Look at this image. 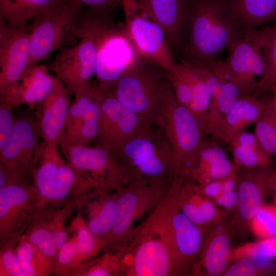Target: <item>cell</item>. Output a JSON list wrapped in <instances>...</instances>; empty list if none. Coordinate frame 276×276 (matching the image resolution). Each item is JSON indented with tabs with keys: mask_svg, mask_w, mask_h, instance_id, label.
Returning a JSON list of instances; mask_svg holds the SVG:
<instances>
[{
	"mask_svg": "<svg viewBox=\"0 0 276 276\" xmlns=\"http://www.w3.org/2000/svg\"><path fill=\"white\" fill-rule=\"evenodd\" d=\"M178 184L173 180L120 252V276L180 275L170 223Z\"/></svg>",
	"mask_w": 276,
	"mask_h": 276,
	"instance_id": "cell-1",
	"label": "cell"
},
{
	"mask_svg": "<svg viewBox=\"0 0 276 276\" xmlns=\"http://www.w3.org/2000/svg\"><path fill=\"white\" fill-rule=\"evenodd\" d=\"M248 30L235 15L231 0H190L188 39L183 47L186 59L214 60L232 40Z\"/></svg>",
	"mask_w": 276,
	"mask_h": 276,
	"instance_id": "cell-2",
	"label": "cell"
},
{
	"mask_svg": "<svg viewBox=\"0 0 276 276\" xmlns=\"http://www.w3.org/2000/svg\"><path fill=\"white\" fill-rule=\"evenodd\" d=\"M112 12L81 8L73 28L89 34L96 41L95 75L102 91L111 89L141 56L125 28L113 21Z\"/></svg>",
	"mask_w": 276,
	"mask_h": 276,
	"instance_id": "cell-3",
	"label": "cell"
},
{
	"mask_svg": "<svg viewBox=\"0 0 276 276\" xmlns=\"http://www.w3.org/2000/svg\"><path fill=\"white\" fill-rule=\"evenodd\" d=\"M35 191V213L71 202L82 207L97 194L92 182L60 154L58 149L40 143L33 174Z\"/></svg>",
	"mask_w": 276,
	"mask_h": 276,
	"instance_id": "cell-4",
	"label": "cell"
},
{
	"mask_svg": "<svg viewBox=\"0 0 276 276\" xmlns=\"http://www.w3.org/2000/svg\"><path fill=\"white\" fill-rule=\"evenodd\" d=\"M157 126L143 123L129 141L112 152L127 183L169 186L173 180L172 150L162 129Z\"/></svg>",
	"mask_w": 276,
	"mask_h": 276,
	"instance_id": "cell-5",
	"label": "cell"
},
{
	"mask_svg": "<svg viewBox=\"0 0 276 276\" xmlns=\"http://www.w3.org/2000/svg\"><path fill=\"white\" fill-rule=\"evenodd\" d=\"M159 98V127L172 150L174 178H187L205 132L189 108L177 100L166 77L160 87Z\"/></svg>",
	"mask_w": 276,
	"mask_h": 276,
	"instance_id": "cell-6",
	"label": "cell"
},
{
	"mask_svg": "<svg viewBox=\"0 0 276 276\" xmlns=\"http://www.w3.org/2000/svg\"><path fill=\"white\" fill-rule=\"evenodd\" d=\"M162 69L152 61L141 56L109 89L144 124L160 126L159 90L163 81Z\"/></svg>",
	"mask_w": 276,
	"mask_h": 276,
	"instance_id": "cell-7",
	"label": "cell"
},
{
	"mask_svg": "<svg viewBox=\"0 0 276 276\" xmlns=\"http://www.w3.org/2000/svg\"><path fill=\"white\" fill-rule=\"evenodd\" d=\"M170 185L127 183L117 190L116 217L103 251H123L134 233L135 221L154 208Z\"/></svg>",
	"mask_w": 276,
	"mask_h": 276,
	"instance_id": "cell-8",
	"label": "cell"
},
{
	"mask_svg": "<svg viewBox=\"0 0 276 276\" xmlns=\"http://www.w3.org/2000/svg\"><path fill=\"white\" fill-rule=\"evenodd\" d=\"M266 36L267 27L260 30L250 29L244 36L232 40L227 45L226 62L241 95L264 93Z\"/></svg>",
	"mask_w": 276,
	"mask_h": 276,
	"instance_id": "cell-9",
	"label": "cell"
},
{
	"mask_svg": "<svg viewBox=\"0 0 276 276\" xmlns=\"http://www.w3.org/2000/svg\"><path fill=\"white\" fill-rule=\"evenodd\" d=\"M81 8L77 0H61L32 20L28 67L47 59L71 37Z\"/></svg>",
	"mask_w": 276,
	"mask_h": 276,
	"instance_id": "cell-10",
	"label": "cell"
},
{
	"mask_svg": "<svg viewBox=\"0 0 276 276\" xmlns=\"http://www.w3.org/2000/svg\"><path fill=\"white\" fill-rule=\"evenodd\" d=\"M59 147L66 160L93 183L99 192L116 191L128 183L112 152L98 146L71 143L61 140Z\"/></svg>",
	"mask_w": 276,
	"mask_h": 276,
	"instance_id": "cell-11",
	"label": "cell"
},
{
	"mask_svg": "<svg viewBox=\"0 0 276 276\" xmlns=\"http://www.w3.org/2000/svg\"><path fill=\"white\" fill-rule=\"evenodd\" d=\"M121 3L126 31L139 54L166 72H171L176 63L171 47L163 30L136 0H121Z\"/></svg>",
	"mask_w": 276,
	"mask_h": 276,
	"instance_id": "cell-12",
	"label": "cell"
},
{
	"mask_svg": "<svg viewBox=\"0 0 276 276\" xmlns=\"http://www.w3.org/2000/svg\"><path fill=\"white\" fill-rule=\"evenodd\" d=\"M72 37L79 42L61 49L48 67L74 95L90 85L96 70L97 48L94 38L86 32L73 30Z\"/></svg>",
	"mask_w": 276,
	"mask_h": 276,
	"instance_id": "cell-13",
	"label": "cell"
},
{
	"mask_svg": "<svg viewBox=\"0 0 276 276\" xmlns=\"http://www.w3.org/2000/svg\"><path fill=\"white\" fill-rule=\"evenodd\" d=\"M32 182L18 178L0 189V241L18 240L35 214Z\"/></svg>",
	"mask_w": 276,
	"mask_h": 276,
	"instance_id": "cell-14",
	"label": "cell"
},
{
	"mask_svg": "<svg viewBox=\"0 0 276 276\" xmlns=\"http://www.w3.org/2000/svg\"><path fill=\"white\" fill-rule=\"evenodd\" d=\"M39 136L36 121L33 118L23 115L15 119L11 132L0 148V163L11 174L33 181Z\"/></svg>",
	"mask_w": 276,
	"mask_h": 276,
	"instance_id": "cell-15",
	"label": "cell"
},
{
	"mask_svg": "<svg viewBox=\"0 0 276 276\" xmlns=\"http://www.w3.org/2000/svg\"><path fill=\"white\" fill-rule=\"evenodd\" d=\"M31 24L0 19V96L8 92L28 68Z\"/></svg>",
	"mask_w": 276,
	"mask_h": 276,
	"instance_id": "cell-16",
	"label": "cell"
},
{
	"mask_svg": "<svg viewBox=\"0 0 276 276\" xmlns=\"http://www.w3.org/2000/svg\"><path fill=\"white\" fill-rule=\"evenodd\" d=\"M236 190L238 203L229 223L234 234L245 235L249 230L252 219L265 204L270 193L269 168H238Z\"/></svg>",
	"mask_w": 276,
	"mask_h": 276,
	"instance_id": "cell-17",
	"label": "cell"
},
{
	"mask_svg": "<svg viewBox=\"0 0 276 276\" xmlns=\"http://www.w3.org/2000/svg\"><path fill=\"white\" fill-rule=\"evenodd\" d=\"M143 124L141 119L120 103L110 90L102 91L96 146L117 151L135 135Z\"/></svg>",
	"mask_w": 276,
	"mask_h": 276,
	"instance_id": "cell-18",
	"label": "cell"
},
{
	"mask_svg": "<svg viewBox=\"0 0 276 276\" xmlns=\"http://www.w3.org/2000/svg\"><path fill=\"white\" fill-rule=\"evenodd\" d=\"M179 185L180 183L170 214L173 239L180 275H194L210 228L196 225L180 210L178 201Z\"/></svg>",
	"mask_w": 276,
	"mask_h": 276,
	"instance_id": "cell-19",
	"label": "cell"
},
{
	"mask_svg": "<svg viewBox=\"0 0 276 276\" xmlns=\"http://www.w3.org/2000/svg\"><path fill=\"white\" fill-rule=\"evenodd\" d=\"M163 30L171 48L183 47L187 37L190 0H136Z\"/></svg>",
	"mask_w": 276,
	"mask_h": 276,
	"instance_id": "cell-20",
	"label": "cell"
},
{
	"mask_svg": "<svg viewBox=\"0 0 276 276\" xmlns=\"http://www.w3.org/2000/svg\"><path fill=\"white\" fill-rule=\"evenodd\" d=\"M71 93L57 78L54 86L40 103L36 123L42 141L54 148H58L63 135L68 109Z\"/></svg>",
	"mask_w": 276,
	"mask_h": 276,
	"instance_id": "cell-21",
	"label": "cell"
},
{
	"mask_svg": "<svg viewBox=\"0 0 276 276\" xmlns=\"http://www.w3.org/2000/svg\"><path fill=\"white\" fill-rule=\"evenodd\" d=\"M233 234L230 223L224 220L209 229L194 275H222L232 261Z\"/></svg>",
	"mask_w": 276,
	"mask_h": 276,
	"instance_id": "cell-22",
	"label": "cell"
},
{
	"mask_svg": "<svg viewBox=\"0 0 276 276\" xmlns=\"http://www.w3.org/2000/svg\"><path fill=\"white\" fill-rule=\"evenodd\" d=\"M49 71L48 66L42 64L28 67L14 86L0 96V101L14 107L40 103L51 91L57 79Z\"/></svg>",
	"mask_w": 276,
	"mask_h": 276,
	"instance_id": "cell-23",
	"label": "cell"
},
{
	"mask_svg": "<svg viewBox=\"0 0 276 276\" xmlns=\"http://www.w3.org/2000/svg\"><path fill=\"white\" fill-rule=\"evenodd\" d=\"M259 95H245L238 98L224 116L217 139L228 143L237 133L258 121L269 100Z\"/></svg>",
	"mask_w": 276,
	"mask_h": 276,
	"instance_id": "cell-24",
	"label": "cell"
},
{
	"mask_svg": "<svg viewBox=\"0 0 276 276\" xmlns=\"http://www.w3.org/2000/svg\"><path fill=\"white\" fill-rule=\"evenodd\" d=\"M117 201L116 191L101 192L89 198L83 205L87 213L88 229L103 246L114 221Z\"/></svg>",
	"mask_w": 276,
	"mask_h": 276,
	"instance_id": "cell-25",
	"label": "cell"
},
{
	"mask_svg": "<svg viewBox=\"0 0 276 276\" xmlns=\"http://www.w3.org/2000/svg\"><path fill=\"white\" fill-rule=\"evenodd\" d=\"M57 221L56 209L43 210L33 216L24 233L29 242L54 262L58 251L54 240Z\"/></svg>",
	"mask_w": 276,
	"mask_h": 276,
	"instance_id": "cell-26",
	"label": "cell"
},
{
	"mask_svg": "<svg viewBox=\"0 0 276 276\" xmlns=\"http://www.w3.org/2000/svg\"><path fill=\"white\" fill-rule=\"evenodd\" d=\"M228 143L236 168L269 167L272 156L263 149L254 133L242 130Z\"/></svg>",
	"mask_w": 276,
	"mask_h": 276,
	"instance_id": "cell-27",
	"label": "cell"
},
{
	"mask_svg": "<svg viewBox=\"0 0 276 276\" xmlns=\"http://www.w3.org/2000/svg\"><path fill=\"white\" fill-rule=\"evenodd\" d=\"M235 15L247 29L276 22V0H231Z\"/></svg>",
	"mask_w": 276,
	"mask_h": 276,
	"instance_id": "cell-28",
	"label": "cell"
},
{
	"mask_svg": "<svg viewBox=\"0 0 276 276\" xmlns=\"http://www.w3.org/2000/svg\"><path fill=\"white\" fill-rule=\"evenodd\" d=\"M61 0H0V19L14 24L28 23Z\"/></svg>",
	"mask_w": 276,
	"mask_h": 276,
	"instance_id": "cell-29",
	"label": "cell"
},
{
	"mask_svg": "<svg viewBox=\"0 0 276 276\" xmlns=\"http://www.w3.org/2000/svg\"><path fill=\"white\" fill-rule=\"evenodd\" d=\"M15 252L24 276H47L52 274L54 262L29 242L24 234L18 240Z\"/></svg>",
	"mask_w": 276,
	"mask_h": 276,
	"instance_id": "cell-30",
	"label": "cell"
},
{
	"mask_svg": "<svg viewBox=\"0 0 276 276\" xmlns=\"http://www.w3.org/2000/svg\"><path fill=\"white\" fill-rule=\"evenodd\" d=\"M101 98L102 91L82 117L65 127L61 140L83 145H87L90 141L95 140L99 128Z\"/></svg>",
	"mask_w": 276,
	"mask_h": 276,
	"instance_id": "cell-31",
	"label": "cell"
},
{
	"mask_svg": "<svg viewBox=\"0 0 276 276\" xmlns=\"http://www.w3.org/2000/svg\"><path fill=\"white\" fill-rule=\"evenodd\" d=\"M121 258L119 252H104L80 264L71 276H119Z\"/></svg>",
	"mask_w": 276,
	"mask_h": 276,
	"instance_id": "cell-32",
	"label": "cell"
},
{
	"mask_svg": "<svg viewBox=\"0 0 276 276\" xmlns=\"http://www.w3.org/2000/svg\"><path fill=\"white\" fill-rule=\"evenodd\" d=\"M69 229L75 237L78 258L80 264L96 257L103 250V246L90 233L86 221L80 213L73 219Z\"/></svg>",
	"mask_w": 276,
	"mask_h": 276,
	"instance_id": "cell-33",
	"label": "cell"
},
{
	"mask_svg": "<svg viewBox=\"0 0 276 276\" xmlns=\"http://www.w3.org/2000/svg\"><path fill=\"white\" fill-rule=\"evenodd\" d=\"M254 125V133L262 147L270 155L276 157V109L271 98Z\"/></svg>",
	"mask_w": 276,
	"mask_h": 276,
	"instance_id": "cell-34",
	"label": "cell"
},
{
	"mask_svg": "<svg viewBox=\"0 0 276 276\" xmlns=\"http://www.w3.org/2000/svg\"><path fill=\"white\" fill-rule=\"evenodd\" d=\"M177 100L188 107L193 97V82L190 62L185 59L176 64L170 72H165Z\"/></svg>",
	"mask_w": 276,
	"mask_h": 276,
	"instance_id": "cell-35",
	"label": "cell"
},
{
	"mask_svg": "<svg viewBox=\"0 0 276 276\" xmlns=\"http://www.w3.org/2000/svg\"><path fill=\"white\" fill-rule=\"evenodd\" d=\"M240 259L252 261L271 260L276 259V236L260 239L244 243L232 249V261Z\"/></svg>",
	"mask_w": 276,
	"mask_h": 276,
	"instance_id": "cell-36",
	"label": "cell"
},
{
	"mask_svg": "<svg viewBox=\"0 0 276 276\" xmlns=\"http://www.w3.org/2000/svg\"><path fill=\"white\" fill-rule=\"evenodd\" d=\"M188 61L191 65L193 82V97L188 108L204 131L206 117L211 102V96L204 80L196 72L192 63Z\"/></svg>",
	"mask_w": 276,
	"mask_h": 276,
	"instance_id": "cell-37",
	"label": "cell"
},
{
	"mask_svg": "<svg viewBox=\"0 0 276 276\" xmlns=\"http://www.w3.org/2000/svg\"><path fill=\"white\" fill-rule=\"evenodd\" d=\"M249 230L259 239L276 236V206L263 205L252 219Z\"/></svg>",
	"mask_w": 276,
	"mask_h": 276,
	"instance_id": "cell-38",
	"label": "cell"
},
{
	"mask_svg": "<svg viewBox=\"0 0 276 276\" xmlns=\"http://www.w3.org/2000/svg\"><path fill=\"white\" fill-rule=\"evenodd\" d=\"M74 235L59 249L52 275L71 276L80 264Z\"/></svg>",
	"mask_w": 276,
	"mask_h": 276,
	"instance_id": "cell-39",
	"label": "cell"
},
{
	"mask_svg": "<svg viewBox=\"0 0 276 276\" xmlns=\"http://www.w3.org/2000/svg\"><path fill=\"white\" fill-rule=\"evenodd\" d=\"M264 54L267 67L264 93L276 86V23L267 27Z\"/></svg>",
	"mask_w": 276,
	"mask_h": 276,
	"instance_id": "cell-40",
	"label": "cell"
},
{
	"mask_svg": "<svg viewBox=\"0 0 276 276\" xmlns=\"http://www.w3.org/2000/svg\"><path fill=\"white\" fill-rule=\"evenodd\" d=\"M18 240L1 242L0 276H24L15 252Z\"/></svg>",
	"mask_w": 276,
	"mask_h": 276,
	"instance_id": "cell-41",
	"label": "cell"
},
{
	"mask_svg": "<svg viewBox=\"0 0 276 276\" xmlns=\"http://www.w3.org/2000/svg\"><path fill=\"white\" fill-rule=\"evenodd\" d=\"M233 262L224 270L222 276H257L265 273L252 260L240 259Z\"/></svg>",
	"mask_w": 276,
	"mask_h": 276,
	"instance_id": "cell-42",
	"label": "cell"
},
{
	"mask_svg": "<svg viewBox=\"0 0 276 276\" xmlns=\"http://www.w3.org/2000/svg\"><path fill=\"white\" fill-rule=\"evenodd\" d=\"M13 107L7 103L0 101V148L4 145L15 122L12 112Z\"/></svg>",
	"mask_w": 276,
	"mask_h": 276,
	"instance_id": "cell-43",
	"label": "cell"
},
{
	"mask_svg": "<svg viewBox=\"0 0 276 276\" xmlns=\"http://www.w3.org/2000/svg\"><path fill=\"white\" fill-rule=\"evenodd\" d=\"M192 183L197 192L211 199H215L223 192L222 179L202 185Z\"/></svg>",
	"mask_w": 276,
	"mask_h": 276,
	"instance_id": "cell-44",
	"label": "cell"
},
{
	"mask_svg": "<svg viewBox=\"0 0 276 276\" xmlns=\"http://www.w3.org/2000/svg\"><path fill=\"white\" fill-rule=\"evenodd\" d=\"M238 194L236 189L223 192L219 196L214 199L216 205L224 209L227 214L234 212L238 203Z\"/></svg>",
	"mask_w": 276,
	"mask_h": 276,
	"instance_id": "cell-45",
	"label": "cell"
},
{
	"mask_svg": "<svg viewBox=\"0 0 276 276\" xmlns=\"http://www.w3.org/2000/svg\"><path fill=\"white\" fill-rule=\"evenodd\" d=\"M81 8L97 10L112 11L122 6L121 0H77Z\"/></svg>",
	"mask_w": 276,
	"mask_h": 276,
	"instance_id": "cell-46",
	"label": "cell"
},
{
	"mask_svg": "<svg viewBox=\"0 0 276 276\" xmlns=\"http://www.w3.org/2000/svg\"><path fill=\"white\" fill-rule=\"evenodd\" d=\"M10 173L8 169L0 163V189L6 186L10 179Z\"/></svg>",
	"mask_w": 276,
	"mask_h": 276,
	"instance_id": "cell-47",
	"label": "cell"
},
{
	"mask_svg": "<svg viewBox=\"0 0 276 276\" xmlns=\"http://www.w3.org/2000/svg\"><path fill=\"white\" fill-rule=\"evenodd\" d=\"M270 193L276 206V171H272L270 177Z\"/></svg>",
	"mask_w": 276,
	"mask_h": 276,
	"instance_id": "cell-48",
	"label": "cell"
},
{
	"mask_svg": "<svg viewBox=\"0 0 276 276\" xmlns=\"http://www.w3.org/2000/svg\"><path fill=\"white\" fill-rule=\"evenodd\" d=\"M270 91L272 93V96L271 97L272 102L276 109V86L272 88Z\"/></svg>",
	"mask_w": 276,
	"mask_h": 276,
	"instance_id": "cell-49",
	"label": "cell"
}]
</instances>
